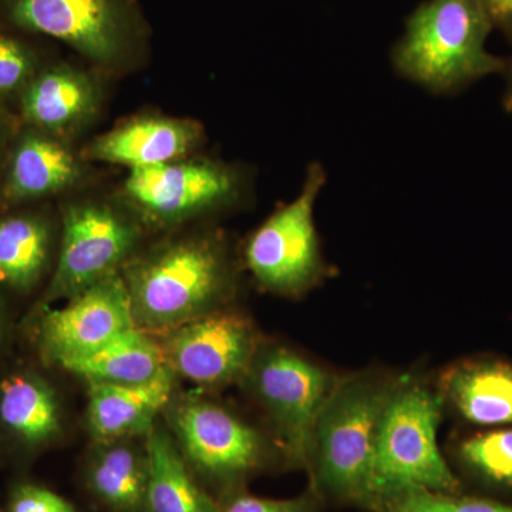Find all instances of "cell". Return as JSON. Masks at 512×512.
<instances>
[{
  "mask_svg": "<svg viewBox=\"0 0 512 512\" xmlns=\"http://www.w3.org/2000/svg\"><path fill=\"white\" fill-rule=\"evenodd\" d=\"M120 275L137 328L153 335L231 306L239 285L238 261L218 231L180 235L138 251Z\"/></svg>",
  "mask_w": 512,
  "mask_h": 512,
  "instance_id": "cell-1",
  "label": "cell"
},
{
  "mask_svg": "<svg viewBox=\"0 0 512 512\" xmlns=\"http://www.w3.org/2000/svg\"><path fill=\"white\" fill-rule=\"evenodd\" d=\"M491 32L478 0H426L407 18L393 47L394 70L433 94L463 92L504 72L505 57L487 49Z\"/></svg>",
  "mask_w": 512,
  "mask_h": 512,
  "instance_id": "cell-2",
  "label": "cell"
},
{
  "mask_svg": "<svg viewBox=\"0 0 512 512\" xmlns=\"http://www.w3.org/2000/svg\"><path fill=\"white\" fill-rule=\"evenodd\" d=\"M444 410L437 387L419 377H396L377 429L367 504L410 490L463 491L460 478L441 453Z\"/></svg>",
  "mask_w": 512,
  "mask_h": 512,
  "instance_id": "cell-3",
  "label": "cell"
},
{
  "mask_svg": "<svg viewBox=\"0 0 512 512\" xmlns=\"http://www.w3.org/2000/svg\"><path fill=\"white\" fill-rule=\"evenodd\" d=\"M0 23L57 40L106 76L136 69L150 47L140 0H0Z\"/></svg>",
  "mask_w": 512,
  "mask_h": 512,
  "instance_id": "cell-4",
  "label": "cell"
},
{
  "mask_svg": "<svg viewBox=\"0 0 512 512\" xmlns=\"http://www.w3.org/2000/svg\"><path fill=\"white\" fill-rule=\"evenodd\" d=\"M394 382L396 377L355 373L340 376L330 393L316 421L309 461L330 494L369 501L377 429Z\"/></svg>",
  "mask_w": 512,
  "mask_h": 512,
  "instance_id": "cell-5",
  "label": "cell"
},
{
  "mask_svg": "<svg viewBox=\"0 0 512 512\" xmlns=\"http://www.w3.org/2000/svg\"><path fill=\"white\" fill-rule=\"evenodd\" d=\"M55 269L32 306L69 301L110 276L140 251L144 225L119 198H72L59 205Z\"/></svg>",
  "mask_w": 512,
  "mask_h": 512,
  "instance_id": "cell-6",
  "label": "cell"
},
{
  "mask_svg": "<svg viewBox=\"0 0 512 512\" xmlns=\"http://www.w3.org/2000/svg\"><path fill=\"white\" fill-rule=\"evenodd\" d=\"M339 379L298 350L262 340L239 384L264 413L286 460L309 467L316 421Z\"/></svg>",
  "mask_w": 512,
  "mask_h": 512,
  "instance_id": "cell-7",
  "label": "cell"
},
{
  "mask_svg": "<svg viewBox=\"0 0 512 512\" xmlns=\"http://www.w3.org/2000/svg\"><path fill=\"white\" fill-rule=\"evenodd\" d=\"M326 181L325 167L309 164L298 197L272 212L245 242L242 262L264 291L299 298L333 274L313 215Z\"/></svg>",
  "mask_w": 512,
  "mask_h": 512,
  "instance_id": "cell-8",
  "label": "cell"
},
{
  "mask_svg": "<svg viewBox=\"0 0 512 512\" xmlns=\"http://www.w3.org/2000/svg\"><path fill=\"white\" fill-rule=\"evenodd\" d=\"M249 194L251 178L241 165L188 157L131 170L116 197L144 227L173 228L238 207Z\"/></svg>",
  "mask_w": 512,
  "mask_h": 512,
  "instance_id": "cell-9",
  "label": "cell"
},
{
  "mask_svg": "<svg viewBox=\"0 0 512 512\" xmlns=\"http://www.w3.org/2000/svg\"><path fill=\"white\" fill-rule=\"evenodd\" d=\"M163 416L192 473L211 493L220 491L218 498L239 490L242 481L268 460L269 443L264 434L207 397L174 396Z\"/></svg>",
  "mask_w": 512,
  "mask_h": 512,
  "instance_id": "cell-10",
  "label": "cell"
},
{
  "mask_svg": "<svg viewBox=\"0 0 512 512\" xmlns=\"http://www.w3.org/2000/svg\"><path fill=\"white\" fill-rule=\"evenodd\" d=\"M126 284L120 274L79 293L62 306H32L23 332L40 362L60 369L134 328Z\"/></svg>",
  "mask_w": 512,
  "mask_h": 512,
  "instance_id": "cell-11",
  "label": "cell"
},
{
  "mask_svg": "<svg viewBox=\"0 0 512 512\" xmlns=\"http://www.w3.org/2000/svg\"><path fill=\"white\" fill-rule=\"evenodd\" d=\"M156 336L171 372L201 389L241 383L262 343L252 320L232 306Z\"/></svg>",
  "mask_w": 512,
  "mask_h": 512,
  "instance_id": "cell-12",
  "label": "cell"
},
{
  "mask_svg": "<svg viewBox=\"0 0 512 512\" xmlns=\"http://www.w3.org/2000/svg\"><path fill=\"white\" fill-rule=\"evenodd\" d=\"M86 164L73 143L20 124L0 167V207L66 197L83 183Z\"/></svg>",
  "mask_w": 512,
  "mask_h": 512,
  "instance_id": "cell-13",
  "label": "cell"
},
{
  "mask_svg": "<svg viewBox=\"0 0 512 512\" xmlns=\"http://www.w3.org/2000/svg\"><path fill=\"white\" fill-rule=\"evenodd\" d=\"M64 433L63 404L53 383L28 365L0 372V447L3 456L29 463L55 447Z\"/></svg>",
  "mask_w": 512,
  "mask_h": 512,
  "instance_id": "cell-14",
  "label": "cell"
},
{
  "mask_svg": "<svg viewBox=\"0 0 512 512\" xmlns=\"http://www.w3.org/2000/svg\"><path fill=\"white\" fill-rule=\"evenodd\" d=\"M96 69L50 59L16 103L20 123L73 143L99 116L104 87Z\"/></svg>",
  "mask_w": 512,
  "mask_h": 512,
  "instance_id": "cell-15",
  "label": "cell"
},
{
  "mask_svg": "<svg viewBox=\"0 0 512 512\" xmlns=\"http://www.w3.org/2000/svg\"><path fill=\"white\" fill-rule=\"evenodd\" d=\"M50 202L0 207V291L32 298L45 289L59 249V210Z\"/></svg>",
  "mask_w": 512,
  "mask_h": 512,
  "instance_id": "cell-16",
  "label": "cell"
},
{
  "mask_svg": "<svg viewBox=\"0 0 512 512\" xmlns=\"http://www.w3.org/2000/svg\"><path fill=\"white\" fill-rule=\"evenodd\" d=\"M204 138V127L198 121L140 114L94 137L80 153L87 163L140 170L192 157Z\"/></svg>",
  "mask_w": 512,
  "mask_h": 512,
  "instance_id": "cell-17",
  "label": "cell"
},
{
  "mask_svg": "<svg viewBox=\"0 0 512 512\" xmlns=\"http://www.w3.org/2000/svg\"><path fill=\"white\" fill-rule=\"evenodd\" d=\"M444 407L474 429L512 426V362L493 355L464 357L436 384Z\"/></svg>",
  "mask_w": 512,
  "mask_h": 512,
  "instance_id": "cell-18",
  "label": "cell"
},
{
  "mask_svg": "<svg viewBox=\"0 0 512 512\" xmlns=\"http://www.w3.org/2000/svg\"><path fill=\"white\" fill-rule=\"evenodd\" d=\"M175 377L167 370L144 383H87L86 423L92 440L147 437L175 396Z\"/></svg>",
  "mask_w": 512,
  "mask_h": 512,
  "instance_id": "cell-19",
  "label": "cell"
},
{
  "mask_svg": "<svg viewBox=\"0 0 512 512\" xmlns=\"http://www.w3.org/2000/svg\"><path fill=\"white\" fill-rule=\"evenodd\" d=\"M86 493L106 512H147L146 437L93 441L82 466Z\"/></svg>",
  "mask_w": 512,
  "mask_h": 512,
  "instance_id": "cell-20",
  "label": "cell"
},
{
  "mask_svg": "<svg viewBox=\"0 0 512 512\" xmlns=\"http://www.w3.org/2000/svg\"><path fill=\"white\" fill-rule=\"evenodd\" d=\"M146 441L147 512L218 511V498L192 473L167 427L157 423Z\"/></svg>",
  "mask_w": 512,
  "mask_h": 512,
  "instance_id": "cell-21",
  "label": "cell"
},
{
  "mask_svg": "<svg viewBox=\"0 0 512 512\" xmlns=\"http://www.w3.org/2000/svg\"><path fill=\"white\" fill-rule=\"evenodd\" d=\"M60 369L87 383L121 384L148 382L171 370L157 336L137 326Z\"/></svg>",
  "mask_w": 512,
  "mask_h": 512,
  "instance_id": "cell-22",
  "label": "cell"
},
{
  "mask_svg": "<svg viewBox=\"0 0 512 512\" xmlns=\"http://www.w3.org/2000/svg\"><path fill=\"white\" fill-rule=\"evenodd\" d=\"M458 467L495 493L512 495V426L476 429L453 443Z\"/></svg>",
  "mask_w": 512,
  "mask_h": 512,
  "instance_id": "cell-23",
  "label": "cell"
},
{
  "mask_svg": "<svg viewBox=\"0 0 512 512\" xmlns=\"http://www.w3.org/2000/svg\"><path fill=\"white\" fill-rule=\"evenodd\" d=\"M50 59L40 37L0 23V101L16 111L23 90Z\"/></svg>",
  "mask_w": 512,
  "mask_h": 512,
  "instance_id": "cell-24",
  "label": "cell"
},
{
  "mask_svg": "<svg viewBox=\"0 0 512 512\" xmlns=\"http://www.w3.org/2000/svg\"><path fill=\"white\" fill-rule=\"evenodd\" d=\"M379 512H512V505L493 498L468 497L461 493H434L426 490L403 491L373 501Z\"/></svg>",
  "mask_w": 512,
  "mask_h": 512,
  "instance_id": "cell-25",
  "label": "cell"
},
{
  "mask_svg": "<svg viewBox=\"0 0 512 512\" xmlns=\"http://www.w3.org/2000/svg\"><path fill=\"white\" fill-rule=\"evenodd\" d=\"M6 512H79L69 500L32 480H16L10 485Z\"/></svg>",
  "mask_w": 512,
  "mask_h": 512,
  "instance_id": "cell-26",
  "label": "cell"
},
{
  "mask_svg": "<svg viewBox=\"0 0 512 512\" xmlns=\"http://www.w3.org/2000/svg\"><path fill=\"white\" fill-rule=\"evenodd\" d=\"M311 505L309 497L272 500L237 490L218 498L217 512H311Z\"/></svg>",
  "mask_w": 512,
  "mask_h": 512,
  "instance_id": "cell-27",
  "label": "cell"
},
{
  "mask_svg": "<svg viewBox=\"0 0 512 512\" xmlns=\"http://www.w3.org/2000/svg\"><path fill=\"white\" fill-rule=\"evenodd\" d=\"M491 28L512 43V0H478Z\"/></svg>",
  "mask_w": 512,
  "mask_h": 512,
  "instance_id": "cell-28",
  "label": "cell"
},
{
  "mask_svg": "<svg viewBox=\"0 0 512 512\" xmlns=\"http://www.w3.org/2000/svg\"><path fill=\"white\" fill-rule=\"evenodd\" d=\"M20 120L16 111L8 104L0 101V167L5 161L13 138L20 128Z\"/></svg>",
  "mask_w": 512,
  "mask_h": 512,
  "instance_id": "cell-29",
  "label": "cell"
},
{
  "mask_svg": "<svg viewBox=\"0 0 512 512\" xmlns=\"http://www.w3.org/2000/svg\"><path fill=\"white\" fill-rule=\"evenodd\" d=\"M9 302L8 296L0 291V372L3 367L8 365L10 345H12L13 332H15Z\"/></svg>",
  "mask_w": 512,
  "mask_h": 512,
  "instance_id": "cell-30",
  "label": "cell"
},
{
  "mask_svg": "<svg viewBox=\"0 0 512 512\" xmlns=\"http://www.w3.org/2000/svg\"><path fill=\"white\" fill-rule=\"evenodd\" d=\"M501 76L504 79L503 109L512 114V56L505 57L504 72Z\"/></svg>",
  "mask_w": 512,
  "mask_h": 512,
  "instance_id": "cell-31",
  "label": "cell"
},
{
  "mask_svg": "<svg viewBox=\"0 0 512 512\" xmlns=\"http://www.w3.org/2000/svg\"><path fill=\"white\" fill-rule=\"evenodd\" d=\"M5 463V456H3L2 447H0V466Z\"/></svg>",
  "mask_w": 512,
  "mask_h": 512,
  "instance_id": "cell-32",
  "label": "cell"
},
{
  "mask_svg": "<svg viewBox=\"0 0 512 512\" xmlns=\"http://www.w3.org/2000/svg\"><path fill=\"white\" fill-rule=\"evenodd\" d=\"M0 512H6V508L2 507V505H0Z\"/></svg>",
  "mask_w": 512,
  "mask_h": 512,
  "instance_id": "cell-33",
  "label": "cell"
}]
</instances>
